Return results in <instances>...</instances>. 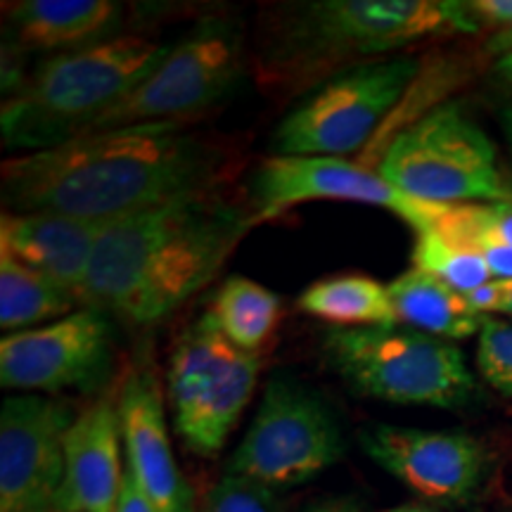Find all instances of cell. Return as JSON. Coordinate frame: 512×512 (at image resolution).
Returning a JSON list of instances; mask_svg holds the SVG:
<instances>
[{
  "label": "cell",
  "instance_id": "14",
  "mask_svg": "<svg viewBox=\"0 0 512 512\" xmlns=\"http://www.w3.org/2000/svg\"><path fill=\"white\" fill-rule=\"evenodd\" d=\"M358 444L384 472L437 505L472 503L491 470L486 446L467 432L368 425Z\"/></svg>",
  "mask_w": 512,
  "mask_h": 512
},
{
  "label": "cell",
  "instance_id": "12",
  "mask_svg": "<svg viewBox=\"0 0 512 512\" xmlns=\"http://www.w3.org/2000/svg\"><path fill=\"white\" fill-rule=\"evenodd\" d=\"M356 202L392 211L415 233L432 228L441 204L418 202L389 185L370 166L342 157H283L261 162L249 181L254 221H273L304 202Z\"/></svg>",
  "mask_w": 512,
  "mask_h": 512
},
{
  "label": "cell",
  "instance_id": "29",
  "mask_svg": "<svg viewBox=\"0 0 512 512\" xmlns=\"http://www.w3.org/2000/svg\"><path fill=\"white\" fill-rule=\"evenodd\" d=\"M306 512H366V508L351 496H335L311 503Z\"/></svg>",
  "mask_w": 512,
  "mask_h": 512
},
{
  "label": "cell",
  "instance_id": "15",
  "mask_svg": "<svg viewBox=\"0 0 512 512\" xmlns=\"http://www.w3.org/2000/svg\"><path fill=\"white\" fill-rule=\"evenodd\" d=\"M119 418L126 472L147 501L157 512H195L192 489L171 446L162 389L147 361L136 363L121 380Z\"/></svg>",
  "mask_w": 512,
  "mask_h": 512
},
{
  "label": "cell",
  "instance_id": "11",
  "mask_svg": "<svg viewBox=\"0 0 512 512\" xmlns=\"http://www.w3.org/2000/svg\"><path fill=\"white\" fill-rule=\"evenodd\" d=\"M76 408L46 394H12L0 411V512H74L64 437Z\"/></svg>",
  "mask_w": 512,
  "mask_h": 512
},
{
  "label": "cell",
  "instance_id": "24",
  "mask_svg": "<svg viewBox=\"0 0 512 512\" xmlns=\"http://www.w3.org/2000/svg\"><path fill=\"white\" fill-rule=\"evenodd\" d=\"M432 228L472 252L482 245L512 247V200L444 207Z\"/></svg>",
  "mask_w": 512,
  "mask_h": 512
},
{
  "label": "cell",
  "instance_id": "18",
  "mask_svg": "<svg viewBox=\"0 0 512 512\" xmlns=\"http://www.w3.org/2000/svg\"><path fill=\"white\" fill-rule=\"evenodd\" d=\"M3 8L12 48L48 57L110 41L124 19L114 0H19Z\"/></svg>",
  "mask_w": 512,
  "mask_h": 512
},
{
  "label": "cell",
  "instance_id": "16",
  "mask_svg": "<svg viewBox=\"0 0 512 512\" xmlns=\"http://www.w3.org/2000/svg\"><path fill=\"white\" fill-rule=\"evenodd\" d=\"M121 384H107L102 392L76 408L64 437L67 460V501L74 512H117L126 470L121 463Z\"/></svg>",
  "mask_w": 512,
  "mask_h": 512
},
{
  "label": "cell",
  "instance_id": "19",
  "mask_svg": "<svg viewBox=\"0 0 512 512\" xmlns=\"http://www.w3.org/2000/svg\"><path fill=\"white\" fill-rule=\"evenodd\" d=\"M387 287L396 320L406 328L453 342L479 335L486 320L463 292L453 290L420 268H408Z\"/></svg>",
  "mask_w": 512,
  "mask_h": 512
},
{
  "label": "cell",
  "instance_id": "31",
  "mask_svg": "<svg viewBox=\"0 0 512 512\" xmlns=\"http://www.w3.org/2000/svg\"><path fill=\"white\" fill-rule=\"evenodd\" d=\"M501 121H503V131H505V138H508V150H510V171H512V105H508L501 114ZM510 190H512V181H510Z\"/></svg>",
  "mask_w": 512,
  "mask_h": 512
},
{
  "label": "cell",
  "instance_id": "6",
  "mask_svg": "<svg viewBox=\"0 0 512 512\" xmlns=\"http://www.w3.org/2000/svg\"><path fill=\"white\" fill-rule=\"evenodd\" d=\"M377 174L403 195L441 207L512 200L494 140L458 102H444L394 133Z\"/></svg>",
  "mask_w": 512,
  "mask_h": 512
},
{
  "label": "cell",
  "instance_id": "22",
  "mask_svg": "<svg viewBox=\"0 0 512 512\" xmlns=\"http://www.w3.org/2000/svg\"><path fill=\"white\" fill-rule=\"evenodd\" d=\"M209 311L235 349L261 354L280 320V297L245 275H233L223 280Z\"/></svg>",
  "mask_w": 512,
  "mask_h": 512
},
{
  "label": "cell",
  "instance_id": "10",
  "mask_svg": "<svg viewBox=\"0 0 512 512\" xmlns=\"http://www.w3.org/2000/svg\"><path fill=\"white\" fill-rule=\"evenodd\" d=\"M344 456V437L328 403L304 384L268 382L249 430L226 472L280 491L302 486Z\"/></svg>",
  "mask_w": 512,
  "mask_h": 512
},
{
  "label": "cell",
  "instance_id": "25",
  "mask_svg": "<svg viewBox=\"0 0 512 512\" xmlns=\"http://www.w3.org/2000/svg\"><path fill=\"white\" fill-rule=\"evenodd\" d=\"M204 512H285V503L271 486L223 472L204 498Z\"/></svg>",
  "mask_w": 512,
  "mask_h": 512
},
{
  "label": "cell",
  "instance_id": "3",
  "mask_svg": "<svg viewBox=\"0 0 512 512\" xmlns=\"http://www.w3.org/2000/svg\"><path fill=\"white\" fill-rule=\"evenodd\" d=\"M467 3L444 0H313L273 12L259 55L261 83L304 91L320 79L418 41L477 34Z\"/></svg>",
  "mask_w": 512,
  "mask_h": 512
},
{
  "label": "cell",
  "instance_id": "27",
  "mask_svg": "<svg viewBox=\"0 0 512 512\" xmlns=\"http://www.w3.org/2000/svg\"><path fill=\"white\" fill-rule=\"evenodd\" d=\"M479 313H508L512 318V280H491L479 290L465 294Z\"/></svg>",
  "mask_w": 512,
  "mask_h": 512
},
{
  "label": "cell",
  "instance_id": "7",
  "mask_svg": "<svg viewBox=\"0 0 512 512\" xmlns=\"http://www.w3.org/2000/svg\"><path fill=\"white\" fill-rule=\"evenodd\" d=\"M261 366L259 354H245L223 337L209 309L185 328L166 368V399L188 451L219 456L252 401Z\"/></svg>",
  "mask_w": 512,
  "mask_h": 512
},
{
  "label": "cell",
  "instance_id": "32",
  "mask_svg": "<svg viewBox=\"0 0 512 512\" xmlns=\"http://www.w3.org/2000/svg\"><path fill=\"white\" fill-rule=\"evenodd\" d=\"M496 72L501 74L503 81H508L512 86V50H510V53L501 55V60L496 62Z\"/></svg>",
  "mask_w": 512,
  "mask_h": 512
},
{
  "label": "cell",
  "instance_id": "4",
  "mask_svg": "<svg viewBox=\"0 0 512 512\" xmlns=\"http://www.w3.org/2000/svg\"><path fill=\"white\" fill-rule=\"evenodd\" d=\"M169 46L140 34H119L93 48L53 55L5 93L3 145L17 155L86 136L112 107L140 86Z\"/></svg>",
  "mask_w": 512,
  "mask_h": 512
},
{
  "label": "cell",
  "instance_id": "33",
  "mask_svg": "<svg viewBox=\"0 0 512 512\" xmlns=\"http://www.w3.org/2000/svg\"><path fill=\"white\" fill-rule=\"evenodd\" d=\"M384 512H439L437 508H430V505H418V503H406L399 505V508L384 510Z\"/></svg>",
  "mask_w": 512,
  "mask_h": 512
},
{
  "label": "cell",
  "instance_id": "26",
  "mask_svg": "<svg viewBox=\"0 0 512 512\" xmlns=\"http://www.w3.org/2000/svg\"><path fill=\"white\" fill-rule=\"evenodd\" d=\"M477 370L491 389L512 396V323L486 316L479 330Z\"/></svg>",
  "mask_w": 512,
  "mask_h": 512
},
{
  "label": "cell",
  "instance_id": "30",
  "mask_svg": "<svg viewBox=\"0 0 512 512\" xmlns=\"http://www.w3.org/2000/svg\"><path fill=\"white\" fill-rule=\"evenodd\" d=\"M491 48L498 50V53H510L512 50V22L508 24V27L498 31V34L494 36V41H491Z\"/></svg>",
  "mask_w": 512,
  "mask_h": 512
},
{
  "label": "cell",
  "instance_id": "5",
  "mask_svg": "<svg viewBox=\"0 0 512 512\" xmlns=\"http://www.w3.org/2000/svg\"><path fill=\"white\" fill-rule=\"evenodd\" d=\"M323 354L356 394L370 399L456 411L477 396L475 375L456 344L399 323L332 328Z\"/></svg>",
  "mask_w": 512,
  "mask_h": 512
},
{
  "label": "cell",
  "instance_id": "20",
  "mask_svg": "<svg viewBox=\"0 0 512 512\" xmlns=\"http://www.w3.org/2000/svg\"><path fill=\"white\" fill-rule=\"evenodd\" d=\"M299 309L335 328H384L396 325L389 287L370 275H332L299 294Z\"/></svg>",
  "mask_w": 512,
  "mask_h": 512
},
{
  "label": "cell",
  "instance_id": "2",
  "mask_svg": "<svg viewBox=\"0 0 512 512\" xmlns=\"http://www.w3.org/2000/svg\"><path fill=\"white\" fill-rule=\"evenodd\" d=\"M254 226L252 209L219 190L107 223L83 306L133 328L162 323L219 275Z\"/></svg>",
  "mask_w": 512,
  "mask_h": 512
},
{
  "label": "cell",
  "instance_id": "21",
  "mask_svg": "<svg viewBox=\"0 0 512 512\" xmlns=\"http://www.w3.org/2000/svg\"><path fill=\"white\" fill-rule=\"evenodd\" d=\"M83 309L72 292L55 280L0 249V328L3 332L31 330L43 320L64 318Z\"/></svg>",
  "mask_w": 512,
  "mask_h": 512
},
{
  "label": "cell",
  "instance_id": "13",
  "mask_svg": "<svg viewBox=\"0 0 512 512\" xmlns=\"http://www.w3.org/2000/svg\"><path fill=\"white\" fill-rule=\"evenodd\" d=\"M110 358V316L83 306L41 328L0 339V384L22 394L95 387L105 380Z\"/></svg>",
  "mask_w": 512,
  "mask_h": 512
},
{
  "label": "cell",
  "instance_id": "23",
  "mask_svg": "<svg viewBox=\"0 0 512 512\" xmlns=\"http://www.w3.org/2000/svg\"><path fill=\"white\" fill-rule=\"evenodd\" d=\"M413 268L434 275L463 294L475 292L494 280L482 254L456 245L434 228L422 230L415 238Z\"/></svg>",
  "mask_w": 512,
  "mask_h": 512
},
{
  "label": "cell",
  "instance_id": "9",
  "mask_svg": "<svg viewBox=\"0 0 512 512\" xmlns=\"http://www.w3.org/2000/svg\"><path fill=\"white\" fill-rule=\"evenodd\" d=\"M245 72V36L230 19L209 17L88 133L138 124H183L226 100Z\"/></svg>",
  "mask_w": 512,
  "mask_h": 512
},
{
  "label": "cell",
  "instance_id": "28",
  "mask_svg": "<svg viewBox=\"0 0 512 512\" xmlns=\"http://www.w3.org/2000/svg\"><path fill=\"white\" fill-rule=\"evenodd\" d=\"M117 512H157L155 505L147 501L145 494L138 489L136 482H133L128 472H126L124 491H121V501H119Z\"/></svg>",
  "mask_w": 512,
  "mask_h": 512
},
{
  "label": "cell",
  "instance_id": "8",
  "mask_svg": "<svg viewBox=\"0 0 512 512\" xmlns=\"http://www.w3.org/2000/svg\"><path fill=\"white\" fill-rule=\"evenodd\" d=\"M418 72L415 57L396 55L335 74L280 121L273 136L275 155L342 159L354 155L399 105Z\"/></svg>",
  "mask_w": 512,
  "mask_h": 512
},
{
  "label": "cell",
  "instance_id": "17",
  "mask_svg": "<svg viewBox=\"0 0 512 512\" xmlns=\"http://www.w3.org/2000/svg\"><path fill=\"white\" fill-rule=\"evenodd\" d=\"M107 223L62 214H15L0 219V249L55 280L83 304L88 268Z\"/></svg>",
  "mask_w": 512,
  "mask_h": 512
},
{
  "label": "cell",
  "instance_id": "1",
  "mask_svg": "<svg viewBox=\"0 0 512 512\" xmlns=\"http://www.w3.org/2000/svg\"><path fill=\"white\" fill-rule=\"evenodd\" d=\"M228 166L219 143L183 124H138L5 159L0 190L5 209L15 214L112 223L216 192Z\"/></svg>",
  "mask_w": 512,
  "mask_h": 512
}]
</instances>
